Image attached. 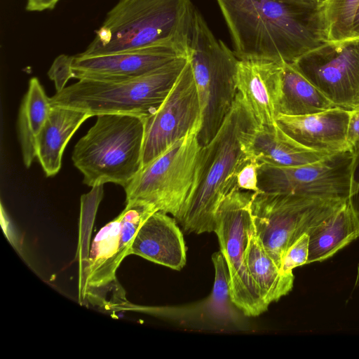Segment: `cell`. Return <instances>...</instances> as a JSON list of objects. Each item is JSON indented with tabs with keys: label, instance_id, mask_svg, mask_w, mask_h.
I'll use <instances>...</instances> for the list:
<instances>
[{
	"label": "cell",
	"instance_id": "obj_9",
	"mask_svg": "<svg viewBox=\"0 0 359 359\" xmlns=\"http://www.w3.org/2000/svg\"><path fill=\"white\" fill-rule=\"evenodd\" d=\"M253 193L235 186L218 208L215 229L229 269L232 302L250 317L261 315L269 307L261 297L245 262L246 249L255 231L250 213Z\"/></svg>",
	"mask_w": 359,
	"mask_h": 359
},
{
	"label": "cell",
	"instance_id": "obj_24",
	"mask_svg": "<svg viewBox=\"0 0 359 359\" xmlns=\"http://www.w3.org/2000/svg\"><path fill=\"white\" fill-rule=\"evenodd\" d=\"M212 261L215 273L209 310L215 317L232 318L236 306L231 299V276L227 262L221 251L212 254Z\"/></svg>",
	"mask_w": 359,
	"mask_h": 359
},
{
	"label": "cell",
	"instance_id": "obj_29",
	"mask_svg": "<svg viewBox=\"0 0 359 359\" xmlns=\"http://www.w3.org/2000/svg\"><path fill=\"white\" fill-rule=\"evenodd\" d=\"M359 231V152L354 154L351 175V188L347 201Z\"/></svg>",
	"mask_w": 359,
	"mask_h": 359
},
{
	"label": "cell",
	"instance_id": "obj_15",
	"mask_svg": "<svg viewBox=\"0 0 359 359\" xmlns=\"http://www.w3.org/2000/svg\"><path fill=\"white\" fill-rule=\"evenodd\" d=\"M282 64L266 60H239L238 93L259 126L276 123L280 113Z\"/></svg>",
	"mask_w": 359,
	"mask_h": 359
},
{
	"label": "cell",
	"instance_id": "obj_21",
	"mask_svg": "<svg viewBox=\"0 0 359 359\" xmlns=\"http://www.w3.org/2000/svg\"><path fill=\"white\" fill-rule=\"evenodd\" d=\"M335 107L300 73L293 63H282L279 114L302 116Z\"/></svg>",
	"mask_w": 359,
	"mask_h": 359
},
{
	"label": "cell",
	"instance_id": "obj_19",
	"mask_svg": "<svg viewBox=\"0 0 359 359\" xmlns=\"http://www.w3.org/2000/svg\"><path fill=\"white\" fill-rule=\"evenodd\" d=\"M92 117L87 112L52 106L50 114L36 139V158L47 177L57 174L64 150L81 125Z\"/></svg>",
	"mask_w": 359,
	"mask_h": 359
},
{
	"label": "cell",
	"instance_id": "obj_5",
	"mask_svg": "<svg viewBox=\"0 0 359 359\" xmlns=\"http://www.w3.org/2000/svg\"><path fill=\"white\" fill-rule=\"evenodd\" d=\"M188 57H182L141 77L107 81L79 79L50 97L52 106L83 111L92 116L129 114L153 115L163 104Z\"/></svg>",
	"mask_w": 359,
	"mask_h": 359
},
{
	"label": "cell",
	"instance_id": "obj_25",
	"mask_svg": "<svg viewBox=\"0 0 359 359\" xmlns=\"http://www.w3.org/2000/svg\"><path fill=\"white\" fill-rule=\"evenodd\" d=\"M328 40L352 36V24L359 0H323Z\"/></svg>",
	"mask_w": 359,
	"mask_h": 359
},
{
	"label": "cell",
	"instance_id": "obj_7",
	"mask_svg": "<svg viewBox=\"0 0 359 359\" xmlns=\"http://www.w3.org/2000/svg\"><path fill=\"white\" fill-rule=\"evenodd\" d=\"M346 203L287 194L253 193L250 213L255 235L280 269L288 248L304 234L311 236Z\"/></svg>",
	"mask_w": 359,
	"mask_h": 359
},
{
	"label": "cell",
	"instance_id": "obj_34",
	"mask_svg": "<svg viewBox=\"0 0 359 359\" xmlns=\"http://www.w3.org/2000/svg\"><path fill=\"white\" fill-rule=\"evenodd\" d=\"M354 286L355 287L359 286V263L357 266V271H356V276H355V279Z\"/></svg>",
	"mask_w": 359,
	"mask_h": 359
},
{
	"label": "cell",
	"instance_id": "obj_30",
	"mask_svg": "<svg viewBox=\"0 0 359 359\" xmlns=\"http://www.w3.org/2000/svg\"><path fill=\"white\" fill-rule=\"evenodd\" d=\"M347 142L353 154L359 152V107L351 111L347 130Z\"/></svg>",
	"mask_w": 359,
	"mask_h": 359
},
{
	"label": "cell",
	"instance_id": "obj_13",
	"mask_svg": "<svg viewBox=\"0 0 359 359\" xmlns=\"http://www.w3.org/2000/svg\"><path fill=\"white\" fill-rule=\"evenodd\" d=\"M201 126L200 104L188 58L163 104L145 118L142 168Z\"/></svg>",
	"mask_w": 359,
	"mask_h": 359
},
{
	"label": "cell",
	"instance_id": "obj_32",
	"mask_svg": "<svg viewBox=\"0 0 359 359\" xmlns=\"http://www.w3.org/2000/svg\"><path fill=\"white\" fill-rule=\"evenodd\" d=\"M359 36V4L355 10L353 24H352V36ZM351 36V37H352Z\"/></svg>",
	"mask_w": 359,
	"mask_h": 359
},
{
	"label": "cell",
	"instance_id": "obj_22",
	"mask_svg": "<svg viewBox=\"0 0 359 359\" xmlns=\"http://www.w3.org/2000/svg\"><path fill=\"white\" fill-rule=\"evenodd\" d=\"M248 271L257 287L261 297L269 305L287 294L292 289L294 276L284 274L266 253L255 231L245 252Z\"/></svg>",
	"mask_w": 359,
	"mask_h": 359
},
{
	"label": "cell",
	"instance_id": "obj_23",
	"mask_svg": "<svg viewBox=\"0 0 359 359\" xmlns=\"http://www.w3.org/2000/svg\"><path fill=\"white\" fill-rule=\"evenodd\" d=\"M309 236L308 264L332 257L358 238V226L348 203Z\"/></svg>",
	"mask_w": 359,
	"mask_h": 359
},
{
	"label": "cell",
	"instance_id": "obj_4",
	"mask_svg": "<svg viewBox=\"0 0 359 359\" xmlns=\"http://www.w3.org/2000/svg\"><path fill=\"white\" fill-rule=\"evenodd\" d=\"M145 118L102 114L76 144L72 159L90 187L114 183L126 187L142 168Z\"/></svg>",
	"mask_w": 359,
	"mask_h": 359
},
{
	"label": "cell",
	"instance_id": "obj_28",
	"mask_svg": "<svg viewBox=\"0 0 359 359\" xmlns=\"http://www.w3.org/2000/svg\"><path fill=\"white\" fill-rule=\"evenodd\" d=\"M259 161L252 158L238 172L236 187L242 190L252 192L260 191L258 187V167Z\"/></svg>",
	"mask_w": 359,
	"mask_h": 359
},
{
	"label": "cell",
	"instance_id": "obj_26",
	"mask_svg": "<svg viewBox=\"0 0 359 359\" xmlns=\"http://www.w3.org/2000/svg\"><path fill=\"white\" fill-rule=\"evenodd\" d=\"M309 238L305 233L288 248L282 261L283 273L292 274L294 268L308 264Z\"/></svg>",
	"mask_w": 359,
	"mask_h": 359
},
{
	"label": "cell",
	"instance_id": "obj_16",
	"mask_svg": "<svg viewBox=\"0 0 359 359\" xmlns=\"http://www.w3.org/2000/svg\"><path fill=\"white\" fill-rule=\"evenodd\" d=\"M350 114L351 111L339 107L302 116L279 114L276 123L302 146L333 154L349 150L347 130Z\"/></svg>",
	"mask_w": 359,
	"mask_h": 359
},
{
	"label": "cell",
	"instance_id": "obj_20",
	"mask_svg": "<svg viewBox=\"0 0 359 359\" xmlns=\"http://www.w3.org/2000/svg\"><path fill=\"white\" fill-rule=\"evenodd\" d=\"M51 108L50 97L46 95L39 79L32 78L20 106L17 126L22 160L27 168L36 158V139Z\"/></svg>",
	"mask_w": 359,
	"mask_h": 359
},
{
	"label": "cell",
	"instance_id": "obj_1",
	"mask_svg": "<svg viewBox=\"0 0 359 359\" xmlns=\"http://www.w3.org/2000/svg\"><path fill=\"white\" fill-rule=\"evenodd\" d=\"M216 1L239 60L294 63L328 41L321 2Z\"/></svg>",
	"mask_w": 359,
	"mask_h": 359
},
{
	"label": "cell",
	"instance_id": "obj_17",
	"mask_svg": "<svg viewBox=\"0 0 359 359\" xmlns=\"http://www.w3.org/2000/svg\"><path fill=\"white\" fill-rule=\"evenodd\" d=\"M176 219L161 211L151 215L138 230L132 254L180 271L187 262V250Z\"/></svg>",
	"mask_w": 359,
	"mask_h": 359
},
{
	"label": "cell",
	"instance_id": "obj_3",
	"mask_svg": "<svg viewBox=\"0 0 359 359\" xmlns=\"http://www.w3.org/2000/svg\"><path fill=\"white\" fill-rule=\"evenodd\" d=\"M194 10L191 0H118L80 54L106 55L163 43L189 52Z\"/></svg>",
	"mask_w": 359,
	"mask_h": 359
},
{
	"label": "cell",
	"instance_id": "obj_27",
	"mask_svg": "<svg viewBox=\"0 0 359 359\" xmlns=\"http://www.w3.org/2000/svg\"><path fill=\"white\" fill-rule=\"evenodd\" d=\"M73 55L62 54L57 56L50 67L48 75L54 81L56 92L62 90L71 79V65Z\"/></svg>",
	"mask_w": 359,
	"mask_h": 359
},
{
	"label": "cell",
	"instance_id": "obj_2",
	"mask_svg": "<svg viewBox=\"0 0 359 359\" xmlns=\"http://www.w3.org/2000/svg\"><path fill=\"white\" fill-rule=\"evenodd\" d=\"M258 124L237 93L233 105L213 139L201 149L194 189L175 218L187 233L215 231L218 208L236 186V175L252 158L248 135Z\"/></svg>",
	"mask_w": 359,
	"mask_h": 359
},
{
	"label": "cell",
	"instance_id": "obj_12",
	"mask_svg": "<svg viewBox=\"0 0 359 359\" xmlns=\"http://www.w3.org/2000/svg\"><path fill=\"white\" fill-rule=\"evenodd\" d=\"M152 205L143 202L126 203L125 209L103 226L95 236L87 261H84L82 292L92 297L116 280L121 262L132 254L133 241L141 226L154 212Z\"/></svg>",
	"mask_w": 359,
	"mask_h": 359
},
{
	"label": "cell",
	"instance_id": "obj_11",
	"mask_svg": "<svg viewBox=\"0 0 359 359\" xmlns=\"http://www.w3.org/2000/svg\"><path fill=\"white\" fill-rule=\"evenodd\" d=\"M293 64L337 107H359V36L328 40Z\"/></svg>",
	"mask_w": 359,
	"mask_h": 359
},
{
	"label": "cell",
	"instance_id": "obj_31",
	"mask_svg": "<svg viewBox=\"0 0 359 359\" xmlns=\"http://www.w3.org/2000/svg\"><path fill=\"white\" fill-rule=\"evenodd\" d=\"M60 0H27L26 10L28 11H43L55 8Z\"/></svg>",
	"mask_w": 359,
	"mask_h": 359
},
{
	"label": "cell",
	"instance_id": "obj_33",
	"mask_svg": "<svg viewBox=\"0 0 359 359\" xmlns=\"http://www.w3.org/2000/svg\"><path fill=\"white\" fill-rule=\"evenodd\" d=\"M285 2H305V3H320L323 0H278Z\"/></svg>",
	"mask_w": 359,
	"mask_h": 359
},
{
	"label": "cell",
	"instance_id": "obj_10",
	"mask_svg": "<svg viewBox=\"0 0 359 359\" xmlns=\"http://www.w3.org/2000/svg\"><path fill=\"white\" fill-rule=\"evenodd\" d=\"M353 157L347 150L298 166L259 161L258 187L264 192L348 201Z\"/></svg>",
	"mask_w": 359,
	"mask_h": 359
},
{
	"label": "cell",
	"instance_id": "obj_8",
	"mask_svg": "<svg viewBox=\"0 0 359 359\" xmlns=\"http://www.w3.org/2000/svg\"><path fill=\"white\" fill-rule=\"evenodd\" d=\"M196 128L142 167L124 187L126 203L143 202L176 218L196 184L202 146Z\"/></svg>",
	"mask_w": 359,
	"mask_h": 359
},
{
	"label": "cell",
	"instance_id": "obj_6",
	"mask_svg": "<svg viewBox=\"0 0 359 359\" xmlns=\"http://www.w3.org/2000/svg\"><path fill=\"white\" fill-rule=\"evenodd\" d=\"M188 58L201 108V126L198 138L203 147L217 133L233 105L238 93L239 59L222 40L216 38L196 8Z\"/></svg>",
	"mask_w": 359,
	"mask_h": 359
},
{
	"label": "cell",
	"instance_id": "obj_18",
	"mask_svg": "<svg viewBox=\"0 0 359 359\" xmlns=\"http://www.w3.org/2000/svg\"><path fill=\"white\" fill-rule=\"evenodd\" d=\"M249 154L259 161L281 166H298L317 162L330 155L309 149L287 135L276 123L256 126L248 133Z\"/></svg>",
	"mask_w": 359,
	"mask_h": 359
},
{
	"label": "cell",
	"instance_id": "obj_14",
	"mask_svg": "<svg viewBox=\"0 0 359 359\" xmlns=\"http://www.w3.org/2000/svg\"><path fill=\"white\" fill-rule=\"evenodd\" d=\"M182 57L188 50L171 43L121 51L106 55H74L71 79L118 81L144 76Z\"/></svg>",
	"mask_w": 359,
	"mask_h": 359
}]
</instances>
